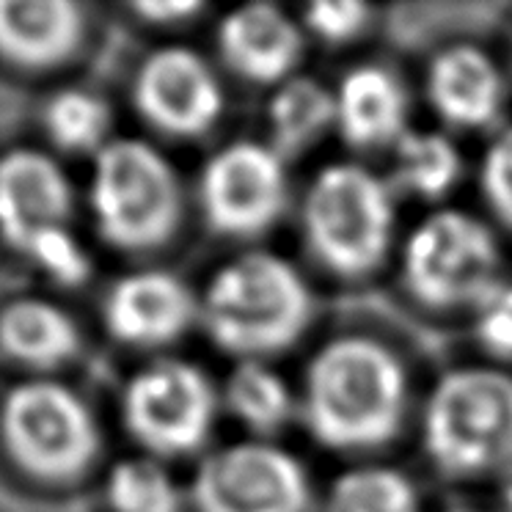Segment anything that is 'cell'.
Segmentation results:
<instances>
[{"label":"cell","mask_w":512,"mask_h":512,"mask_svg":"<svg viewBox=\"0 0 512 512\" xmlns=\"http://www.w3.org/2000/svg\"><path fill=\"white\" fill-rule=\"evenodd\" d=\"M408 397V369L389 345L367 334H342L309 358L298 408L317 444L367 452L400 433Z\"/></svg>","instance_id":"1"},{"label":"cell","mask_w":512,"mask_h":512,"mask_svg":"<svg viewBox=\"0 0 512 512\" xmlns=\"http://www.w3.org/2000/svg\"><path fill=\"white\" fill-rule=\"evenodd\" d=\"M314 295L290 259L245 251L212 273L199 323L237 361H268L290 350L312 325Z\"/></svg>","instance_id":"2"},{"label":"cell","mask_w":512,"mask_h":512,"mask_svg":"<svg viewBox=\"0 0 512 512\" xmlns=\"http://www.w3.org/2000/svg\"><path fill=\"white\" fill-rule=\"evenodd\" d=\"M422 444L452 479L512 471V375L457 367L435 380L422 413Z\"/></svg>","instance_id":"3"},{"label":"cell","mask_w":512,"mask_h":512,"mask_svg":"<svg viewBox=\"0 0 512 512\" xmlns=\"http://www.w3.org/2000/svg\"><path fill=\"white\" fill-rule=\"evenodd\" d=\"M301 229L306 248L328 273L364 279L394 245V190L358 163H328L303 193Z\"/></svg>","instance_id":"4"},{"label":"cell","mask_w":512,"mask_h":512,"mask_svg":"<svg viewBox=\"0 0 512 512\" xmlns=\"http://www.w3.org/2000/svg\"><path fill=\"white\" fill-rule=\"evenodd\" d=\"M91 210L97 229L113 248H160L182 223V185L177 171L146 141H111L97 152Z\"/></svg>","instance_id":"5"},{"label":"cell","mask_w":512,"mask_h":512,"mask_svg":"<svg viewBox=\"0 0 512 512\" xmlns=\"http://www.w3.org/2000/svg\"><path fill=\"white\" fill-rule=\"evenodd\" d=\"M499 273V240L471 212H430L402 243V284L427 309H479L501 284Z\"/></svg>","instance_id":"6"},{"label":"cell","mask_w":512,"mask_h":512,"mask_svg":"<svg viewBox=\"0 0 512 512\" xmlns=\"http://www.w3.org/2000/svg\"><path fill=\"white\" fill-rule=\"evenodd\" d=\"M3 446L28 477L72 482L100 452V430L89 405L56 380L14 386L0 405Z\"/></svg>","instance_id":"7"},{"label":"cell","mask_w":512,"mask_h":512,"mask_svg":"<svg viewBox=\"0 0 512 512\" xmlns=\"http://www.w3.org/2000/svg\"><path fill=\"white\" fill-rule=\"evenodd\" d=\"M124 427L149 455H193L210 438L218 391L190 361L163 358L135 372L122 397Z\"/></svg>","instance_id":"8"},{"label":"cell","mask_w":512,"mask_h":512,"mask_svg":"<svg viewBox=\"0 0 512 512\" xmlns=\"http://www.w3.org/2000/svg\"><path fill=\"white\" fill-rule=\"evenodd\" d=\"M190 504L196 512H309L312 479L284 446L248 438L201 460Z\"/></svg>","instance_id":"9"},{"label":"cell","mask_w":512,"mask_h":512,"mask_svg":"<svg viewBox=\"0 0 512 512\" xmlns=\"http://www.w3.org/2000/svg\"><path fill=\"white\" fill-rule=\"evenodd\" d=\"M199 204L212 232L232 240L268 234L290 204L284 157L265 141H232L204 163Z\"/></svg>","instance_id":"10"},{"label":"cell","mask_w":512,"mask_h":512,"mask_svg":"<svg viewBox=\"0 0 512 512\" xmlns=\"http://www.w3.org/2000/svg\"><path fill=\"white\" fill-rule=\"evenodd\" d=\"M138 113L155 130L196 138L223 116V86L215 69L190 47H160L146 58L133 83Z\"/></svg>","instance_id":"11"},{"label":"cell","mask_w":512,"mask_h":512,"mask_svg":"<svg viewBox=\"0 0 512 512\" xmlns=\"http://www.w3.org/2000/svg\"><path fill=\"white\" fill-rule=\"evenodd\" d=\"M199 320V298L166 270H138L111 287L105 325L113 339L133 347H166Z\"/></svg>","instance_id":"12"},{"label":"cell","mask_w":512,"mask_h":512,"mask_svg":"<svg viewBox=\"0 0 512 512\" xmlns=\"http://www.w3.org/2000/svg\"><path fill=\"white\" fill-rule=\"evenodd\" d=\"M72 215V188L53 157L14 149L0 157V237L25 254L36 237L64 229Z\"/></svg>","instance_id":"13"},{"label":"cell","mask_w":512,"mask_h":512,"mask_svg":"<svg viewBox=\"0 0 512 512\" xmlns=\"http://www.w3.org/2000/svg\"><path fill=\"white\" fill-rule=\"evenodd\" d=\"M306 36L303 25L276 3H248L218 25V53L237 78L256 86H281L295 78Z\"/></svg>","instance_id":"14"},{"label":"cell","mask_w":512,"mask_h":512,"mask_svg":"<svg viewBox=\"0 0 512 512\" xmlns=\"http://www.w3.org/2000/svg\"><path fill=\"white\" fill-rule=\"evenodd\" d=\"M424 94L446 127L485 130L499 119L507 83L488 50L457 42L433 56L424 78Z\"/></svg>","instance_id":"15"},{"label":"cell","mask_w":512,"mask_h":512,"mask_svg":"<svg viewBox=\"0 0 512 512\" xmlns=\"http://www.w3.org/2000/svg\"><path fill=\"white\" fill-rule=\"evenodd\" d=\"M334 130L358 152L394 146L408 130V91L383 64H356L334 89Z\"/></svg>","instance_id":"16"},{"label":"cell","mask_w":512,"mask_h":512,"mask_svg":"<svg viewBox=\"0 0 512 512\" xmlns=\"http://www.w3.org/2000/svg\"><path fill=\"white\" fill-rule=\"evenodd\" d=\"M83 9L72 0H0V61L17 69H53L78 53Z\"/></svg>","instance_id":"17"},{"label":"cell","mask_w":512,"mask_h":512,"mask_svg":"<svg viewBox=\"0 0 512 512\" xmlns=\"http://www.w3.org/2000/svg\"><path fill=\"white\" fill-rule=\"evenodd\" d=\"M80 331L61 306L20 298L0 312V350L31 369H56L78 356Z\"/></svg>","instance_id":"18"},{"label":"cell","mask_w":512,"mask_h":512,"mask_svg":"<svg viewBox=\"0 0 512 512\" xmlns=\"http://www.w3.org/2000/svg\"><path fill=\"white\" fill-rule=\"evenodd\" d=\"M223 402L237 422L259 441L281 433L298 411V397L268 361H237L223 389Z\"/></svg>","instance_id":"19"},{"label":"cell","mask_w":512,"mask_h":512,"mask_svg":"<svg viewBox=\"0 0 512 512\" xmlns=\"http://www.w3.org/2000/svg\"><path fill=\"white\" fill-rule=\"evenodd\" d=\"M265 119L268 144L281 157L301 155L334 127V91L320 80L295 75L276 86Z\"/></svg>","instance_id":"20"},{"label":"cell","mask_w":512,"mask_h":512,"mask_svg":"<svg viewBox=\"0 0 512 512\" xmlns=\"http://www.w3.org/2000/svg\"><path fill=\"white\" fill-rule=\"evenodd\" d=\"M394 182L422 201L444 199L463 177V155L452 135L441 130H405L391 146Z\"/></svg>","instance_id":"21"},{"label":"cell","mask_w":512,"mask_h":512,"mask_svg":"<svg viewBox=\"0 0 512 512\" xmlns=\"http://www.w3.org/2000/svg\"><path fill=\"white\" fill-rule=\"evenodd\" d=\"M323 512H422V499L397 468L361 466L331 482Z\"/></svg>","instance_id":"22"},{"label":"cell","mask_w":512,"mask_h":512,"mask_svg":"<svg viewBox=\"0 0 512 512\" xmlns=\"http://www.w3.org/2000/svg\"><path fill=\"white\" fill-rule=\"evenodd\" d=\"M113 512H182L185 493L157 457H130L116 463L105 482Z\"/></svg>","instance_id":"23"},{"label":"cell","mask_w":512,"mask_h":512,"mask_svg":"<svg viewBox=\"0 0 512 512\" xmlns=\"http://www.w3.org/2000/svg\"><path fill=\"white\" fill-rule=\"evenodd\" d=\"M45 127L56 146L67 152H100L111 144V108L86 89L58 91L47 102Z\"/></svg>","instance_id":"24"},{"label":"cell","mask_w":512,"mask_h":512,"mask_svg":"<svg viewBox=\"0 0 512 512\" xmlns=\"http://www.w3.org/2000/svg\"><path fill=\"white\" fill-rule=\"evenodd\" d=\"M372 9L358 0H314L303 12V28L325 45H347L367 31Z\"/></svg>","instance_id":"25"},{"label":"cell","mask_w":512,"mask_h":512,"mask_svg":"<svg viewBox=\"0 0 512 512\" xmlns=\"http://www.w3.org/2000/svg\"><path fill=\"white\" fill-rule=\"evenodd\" d=\"M25 256L34 262L36 268L45 270L50 279L58 281V284L75 287V284H83V281L89 279V256L80 248V243L72 237L67 226L36 237L31 248L25 251Z\"/></svg>","instance_id":"26"},{"label":"cell","mask_w":512,"mask_h":512,"mask_svg":"<svg viewBox=\"0 0 512 512\" xmlns=\"http://www.w3.org/2000/svg\"><path fill=\"white\" fill-rule=\"evenodd\" d=\"M479 188L490 212L512 232V127H504L479 163Z\"/></svg>","instance_id":"27"},{"label":"cell","mask_w":512,"mask_h":512,"mask_svg":"<svg viewBox=\"0 0 512 512\" xmlns=\"http://www.w3.org/2000/svg\"><path fill=\"white\" fill-rule=\"evenodd\" d=\"M479 345L496 358H512V284H499L477 309Z\"/></svg>","instance_id":"28"},{"label":"cell","mask_w":512,"mask_h":512,"mask_svg":"<svg viewBox=\"0 0 512 512\" xmlns=\"http://www.w3.org/2000/svg\"><path fill=\"white\" fill-rule=\"evenodd\" d=\"M133 12L152 25H177L188 23L196 14L204 12V3L199 0H144L133 3Z\"/></svg>","instance_id":"29"},{"label":"cell","mask_w":512,"mask_h":512,"mask_svg":"<svg viewBox=\"0 0 512 512\" xmlns=\"http://www.w3.org/2000/svg\"><path fill=\"white\" fill-rule=\"evenodd\" d=\"M501 496H504V507H507V512H512V471H507V482H504Z\"/></svg>","instance_id":"30"},{"label":"cell","mask_w":512,"mask_h":512,"mask_svg":"<svg viewBox=\"0 0 512 512\" xmlns=\"http://www.w3.org/2000/svg\"><path fill=\"white\" fill-rule=\"evenodd\" d=\"M449 512H482V510H468V507H460V510H449Z\"/></svg>","instance_id":"31"}]
</instances>
